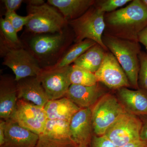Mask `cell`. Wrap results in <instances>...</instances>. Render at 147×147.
Wrapping results in <instances>:
<instances>
[{
	"label": "cell",
	"instance_id": "obj_1",
	"mask_svg": "<svg viewBox=\"0 0 147 147\" xmlns=\"http://www.w3.org/2000/svg\"><path fill=\"white\" fill-rule=\"evenodd\" d=\"M105 34L138 42V35L147 26V6L134 0L125 7L104 15Z\"/></svg>",
	"mask_w": 147,
	"mask_h": 147
},
{
	"label": "cell",
	"instance_id": "obj_2",
	"mask_svg": "<svg viewBox=\"0 0 147 147\" xmlns=\"http://www.w3.org/2000/svg\"><path fill=\"white\" fill-rule=\"evenodd\" d=\"M56 33L34 34L26 47L34 55L42 67L55 65L74 40L73 31L67 28Z\"/></svg>",
	"mask_w": 147,
	"mask_h": 147
},
{
	"label": "cell",
	"instance_id": "obj_3",
	"mask_svg": "<svg viewBox=\"0 0 147 147\" xmlns=\"http://www.w3.org/2000/svg\"><path fill=\"white\" fill-rule=\"evenodd\" d=\"M103 34L102 39L104 45L118 61L130 86L135 89H139V55L141 52L139 42Z\"/></svg>",
	"mask_w": 147,
	"mask_h": 147
},
{
	"label": "cell",
	"instance_id": "obj_4",
	"mask_svg": "<svg viewBox=\"0 0 147 147\" xmlns=\"http://www.w3.org/2000/svg\"><path fill=\"white\" fill-rule=\"evenodd\" d=\"M28 14L31 16L26 25L27 31L33 34L56 33L63 31L68 26L57 9L45 3L38 6L27 5Z\"/></svg>",
	"mask_w": 147,
	"mask_h": 147
},
{
	"label": "cell",
	"instance_id": "obj_5",
	"mask_svg": "<svg viewBox=\"0 0 147 147\" xmlns=\"http://www.w3.org/2000/svg\"><path fill=\"white\" fill-rule=\"evenodd\" d=\"M1 55L3 64L13 71L16 82L30 76L37 77L42 70L38 61L24 45L12 47L1 38Z\"/></svg>",
	"mask_w": 147,
	"mask_h": 147
},
{
	"label": "cell",
	"instance_id": "obj_6",
	"mask_svg": "<svg viewBox=\"0 0 147 147\" xmlns=\"http://www.w3.org/2000/svg\"><path fill=\"white\" fill-rule=\"evenodd\" d=\"M105 13L94 4L82 16L69 21V26L74 34V42L78 43L86 39L92 40L105 51H109L102 39L105 29Z\"/></svg>",
	"mask_w": 147,
	"mask_h": 147
},
{
	"label": "cell",
	"instance_id": "obj_7",
	"mask_svg": "<svg viewBox=\"0 0 147 147\" xmlns=\"http://www.w3.org/2000/svg\"><path fill=\"white\" fill-rule=\"evenodd\" d=\"M92 111L93 130L96 136L104 135L109 127L127 112L117 98L110 94L102 96Z\"/></svg>",
	"mask_w": 147,
	"mask_h": 147
},
{
	"label": "cell",
	"instance_id": "obj_8",
	"mask_svg": "<svg viewBox=\"0 0 147 147\" xmlns=\"http://www.w3.org/2000/svg\"><path fill=\"white\" fill-rule=\"evenodd\" d=\"M142 121L137 116L126 112L116 120L105 131L104 135L117 147L123 146L141 140Z\"/></svg>",
	"mask_w": 147,
	"mask_h": 147
},
{
	"label": "cell",
	"instance_id": "obj_9",
	"mask_svg": "<svg viewBox=\"0 0 147 147\" xmlns=\"http://www.w3.org/2000/svg\"><path fill=\"white\" fill-rule=\"evenodd\" d=\"M72 65L56 68H42L37 77L45 90L49 100L64 97L71 85L70 74Z\"/></svg>",
	"mask_w": 147,
	"mask_h": 147
},
{
	"label": "cell",
	"instance_id": "obj_10",
	"mask_svg": "<svg viewBox=\"0 0 147 147\" xmlns=\"http://www.w3.org/2000/svg\"><path fill=\"white\" fill-rule=\"evenodd\" d=\"M9 119L40 135L44 131L47 118L44 108L18 99L15 110Z\"/></svg>",
	"mask_w": 147,
	"mask_h": 147
},
{
	"label": "cell",
	"instance_id": "obj_11",
	"mask_svg": "<svg viewBox=\"0 0 147 147\" xmlns=\"http://www.w3.org/2000/svg\"><path fill=\"white\" fill-rule=\"evenodd\" d=\"M94 74L98 82L110 89L131 87L123 69L115 57L109 51L105 53L100 67Z\"/></svg>",
	"mask_w": 147,
	"mask_h": 147
},
{
	"label": "cell",
	"instance_id": "obj_12",
	"mask_svg": "<svg viewBox=\"0 0 147 147\" xmlns=\"http://www.w3.org/2000/svg\"><path fill=\"white\" fill-rule=\"evenodd\" d=\"M70 137L77 145H88L91 142L92 134L91 108H82L73 116L69 124Z\"/></svg>",
	"mask_w": 147,
	"mask_h": 147
},
{
	"label": "cell",
	"instance_id": "obj_13",
	"mask_svg": "<svg viewBox=\"0 0 147 147\" xmlns=\"http://www.w3.org/2000/svg\"><path fill=\"white\" fill-rule=\"evenodd\" d=\"M3 147H35L39 135L11 119L5 121Z\"/></svg>",
	"mask_w": 147,
	"mask_h": 147
},
{
	"label": "cell",
	"instance_id": "obj_14",
	"mask_svg": "<svg viewBox=\"0 0 147 147\" xmlns=\"http://www.w3.org/2000/svg\"><path fill=\"white\" fill-rule=\"evenodd\" d=\"M18 99L44 108L49 101L42 84L36 76H30L17 82Z\"/></svg>",
	"mask_w": 147,
	"mask_h": 147
},
{
	"label": "cell",
	"instance_id": "obj_15",
	"mask_svg": "<svg viewBox=\"0 0 147 147\" xmlns=\"http://www.w3.org/2000/svg\"><path fill=\"white\" fill-rule=\"evenodd\" d=\"M105 94L98 83L90 86L71 84L64 97L81 109L92 108Z\"/></svg>",
	"mask_w": 147,
	"mask_h": 147
},
{
	"label": "cell",
	"instance_id": "obj_16",
	"mask_svg": "<svg viewBox=\"0 0 147 147\" xmlns=\"http://www.w3.org/2000/svg\"><path fill=\"white\" fill-rule=\"evenodd\" d=\"M118 99L127 112L136 116H147V91L123 88L117 90Z\"/></svg>",
	"mask_w": 147,
	"mask_h": 147
},
{
	"label": "cell",
	"instance_id": "obj_17",
	"mask_svg": "<svg viewBox=\"0 0 147 147\" xmlns=\"http://www.w3.org/2000/svg\"><path fill=\"white\" fill-rule=\"evenodd\" d=\"M17 82L15 79L1 76L0 81V118L9 119L16 108L18 101Z\"/></svg>",
	"mask_w": 147,
	"mask_h": 147
},
{
	"label": "cell",
	"instance_id": "obj_18",
	"mask_svg": "<svg viewBox=\"0 0 147 147\" xmlns=\"http://www.w3.org/2000/svg\"><path fill=\"white\" fill-rule=\"evenodd\" d=\"M95 1L93 0H48L47 3L57 9L68 23L82 16Z\"/></svg>",
	"mask_w": 147,
	"mask_h": 147
},
{
	"label": "cell",
	"instance_id": "obj_19",
	"mask_svg": "<svg viewBox=\"0 0 147 147\" xmlns=\"http://www.w3.org/2000/svg\"><path fill=\"white\" fill-rule=\"evenodd\" d=\"M81 108L66 97L49 100L44 107L48 119H59L70 122L74 114Z\"/></svg>",
	"mask_w": 147,
	"mask_h": 147
},
{
	"label": "cell",
	"instance_id": "obj_20",
	"mask_svg": "<svg viewBox=\"0 0 147 147\" xmlns=\"http://www.w3.org/2000/svg\"><path fill=\"white\" fill-rule=\"evenodd\" d=\"M106 52L100 45L95 44L77 59L74 64L94 74L100 67Z\"/></svg>",
	"mask_w": 147,
	"mask_h": 147
},
{
	"label": "cell",
	"instance_id": "obj_21",
	"mask_svg": "<svg viewBox=\"0 0 147 147\" xmlns=\"http://www.w3.org/2000/svg\"><path fill=\"white\" fill-rule=\"evenodd\" d=\"M69 124L70 122L68 121L47 119L44 131L41 135L56 140L72 142Z\"/></svg>",
	"mask_w": 147,
	"mask_h": 147
},
{
	"label": "cell",
	"instance_id": "obj_22",
	"mask_svg": "<svg viewBox=\"0 0 147 147\" xmlns=\"http://www.w3.org/2000/svg\"><path fill=\"white\" fill-rule=\"evenodd\" d=\"M97 44L92 40L86 39L82 42L76 43L65 53L55 65L50 66L56 68L65 67L71 65L90 47Z\"/></svg>",
	"mask_w": 147,
	"mask_h": 147
},
{
	"label": "cell",
	"instance_id": "obj_23",
	"mask_svg": "<svg viewBox=\"0 0 147 147\" xmlns=\"http://www.w3.org/2000/svg\"><path fill=\"white\" fill-rule=\"evenodd\" d=\"M71 84L90 86L98 83L97 78L94 73L74 65H72L70 74Z\"/></svg>",
	"mask_w": 147,
	"mask_h": 147
},
{
	"label": "cell",
	"instance_id": "obj_24",
	"mask_svg": "<svg viewBox=\"0 0 147 147\" xmlns=\"http://www.w3.org/2000/svg\"><path fill=\"white\" fill-rule=\"evenodd\" d=\"M0 27L2 37L1 38L7 44L14 47L24 46L18 38L17 32L12 25L5 18H1Z\"/></svg>",
	"mask_w": 147,
	"mask_h": 147
},
{
	"label": "cell",
	"instance_id": "obj_25",
	"mask_svg": "<svg viewBox=\"0 0 147 147\" xmlns=\"http://www.w3.org/2000/svg\"><path fill=\"white\" fill-rule=\"evenodd\" d=\"M131 1L130 0H104L96 1L95 4L102 12L110 13Z\"/></svg>",
	"mask_w": 147,
	"mask_h": 147
},
{
	"label": "cell",
	"instance_id": "obj_26",
	"mask_svg": "<svg viewBox=\"0 0 147 147\" xmlns=\"http://www.w3.org/2000/svg\"><path fill=\"white\" fill-rule=\"evenodd\" d=\"M76 146L70 141L56 140L40 135L35 147H76Z\"/></svg>",
	"mask_w": 147,
	"mask_h": 147
},
{
	"label": "cell",
	"instance_id": "obj_27",
	"mask_svg": "<svg viewBox=\"0 0 147 147\" xmlns=\"http://www.w3.org/2000/svg\"><path fill=\"white\" fill-rule=\"evenodd\" d=\"M31 17V16L30 14L23 16L18 15L16 12H6L4 18L10 23L18 32L22 30L24 26H26Z\"/></svg>",
	"mask_w": 147,
	"mask_h": 147
},
{
	"label": "cell",
	"instance_id": "obj_28",
	"mask_svg": "<svg viewBox=\"0 0 147 147\" xmlns=\"http://www.w3.org/2000/svg\"><path fill=\"white\" fill-rule=\"evenodd\" d=\"M140 69L138 77V84L141 89L147 91V53L142 52L139 55Z\"/></svg>",
	"mask_w": 147,
	"mask_h": 147
},
{
	"label": "cell",
	"instance_id": "obj_29",
	"mask_svg": "<svg viewBox=\"0 0 147 147\" xmlns=\"http://www.w3.org/2000/svg\"><path fill=\"white\" fill-rule=\"evenodd\" d=\"M91 147H117L105 135L96 136L92 137Z\"/></svg>",
	"mask_w": 147,
	"mask_h": 147
},
{
	"label": "cell",
	"instance_id": "obj_30",
	"mask_svg": "<svg viewBox=\"0 0 147 147\" xmlns=\"http://www.w3.org/2000/svg\"><path fill=\"white\" fill-rule=\"evenodd\" d=\"M24 1L22 0H3L2 2L4 4L7 12H15L19 8Z\"/></svg>",
	"mask_w": 147,
	"mask_h": 147
},
{
	"label": "cell",
	"instance_id": "obj_31",
	"mask_svg": "<svg viewBox=\"0 0 147 147\" xmlns=\"http://www.w3.org/2000/svg\"><path fill=\"white\" fill-rule=\"evenodd\" d=\"M142 119V125L140 131V139L147 144V116L143 117Z\"/></svg>",
	"mask_w": 147,
	"mask_h": 147
},
{
	"label": "cell",
	"instance_id": "obj_32",
	"mask_svg": "<svg viewBox=\"0 0 147 147\" xmlns=\"http://www.w3.org/2000/svg\"><path fill=\"white\" fill-rule=\"evenodd\" d=\"M138 42L145 46L147 53V26L138 35Z\"/></svg>",
	"mask_w": 147,
	"mask_h": 147
},
{
	"label": "cell",
	"instance_id": "obj_33",
	"mask_svg": "<svg viewBox=\"0 0 147 147\" xmlns=\"http://www.w3.org/2000/svg\"><path fill=\"white\" fill-rule=\"evenodd\" d=\"M5 121L0 120V146L3 145L4 142V126Z\"/></svg>",
	"mask_w": 147,
	"mask_h": 147
},
{
	"label": "cell",
	"instance_id": "obj_34",
	"mask_svg": "<svg viewBox=\"0 0 147 147\" xmlns=\"http://www.w3.org/2000/svg\"><path fill=\"white\" fill-rule=\"evenodd\" d=\"M121 147H147V144L142 140L131 142Z\"/></svg>",
	"mask_w": 147,
	"mask_h": 147
},
{
	"label": "cell",
	"instance_id": "obj_35",
	"mask_svg": "<svg viewBox=\"0 0 147 147\" xmlns=\"http://www.w3.org/2000/svg\"><path fill=\"white\" fill-rule=\"evenodd\" d=\"M24 1L27 3V5L32 6L41 5L45 3V1L43 0H29Z\"/></svg>",
	"mask_w": 147,
	"mask_h": 147
},
{
	"label": "cell",
	"instance_id": "obj_36",
	"mask_svg": "<svg viewBox=\"0 0 147 147\" xmlns=\"http://www.w3.org/2000/svg\"><path fill=\"white\" fill-rule=\"evenodd\" d=\"M76 147H88V146L87 145L82 144L77 145Z\"/></svg>",
	"mask_w": 147,
	"mask_h": 147
},
{
	"label": "cell",
	"instance_id": "obj_37",
	"mask_svg": "<svg viewBox=\"0 0 147 147\" xmlns=\"http://www.w3.org/2000/svg\"><path fill=\"white\" fill-rule=\"evenodd\" d=\"M142 1L147 6V0H142Z\"/></svg>",
	"mask_w": 147,
	"mask_h": 147
},
{
	"label": "cell",
	"instance_id": "obj_38",
	"mask_svg": "<svg viewBox=\"0 0 147 147\" xmlns=\"http://www.w3.org/2000/svg\"></svg>",
	"mask_w": 147,
	"mask_h": 147
}]
</instances>
